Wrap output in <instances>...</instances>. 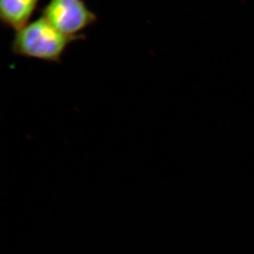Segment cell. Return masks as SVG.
Listing matches in <instances>:
<instances>
[{"instance_id": "6da1fadb", "label": "cell", "mask_w": 254, "mask_h": 254, "mask_svg": "<svg viewBox=\"0 0 254 254\" xmlns=\"http://www.w3.org/2000/svg\"><path fill=\"white\" fill-rule=\"evenodd\" d=\"M84 38L62 33L41 16L16 32L11 48L18 56L59 63L69 45Z\"/></svg>"}, {"instance_id": "7a4b0ae2", "label": "cell", "mask_w": 254, "mask_h": 254, "mask_svg": "<svg viewBox=\"0 0 254 254\" xmlns=\"http://www.w3.org/2000/svg\"><path fill=\"white\" fill-rule=\"evenodd\" d=\"M42 17L62 33L78 36L98 20L84 0H50L41 10Z\"/></svg>"}, {"instance_id": "3957f363", "label": "cell", "mask_w": 254, "mask_h": 254, "mask_svg": "<svg viewBox=\"0 0 254 254\" xmlns=\"http://www.w3.org/2000/svg\"><path fill=\"white\" fill-rule=\"evenodd\" d=\"M41 0H0V20L6 28L22 29L30 20Z\"/></svg>"}]
</instances>
